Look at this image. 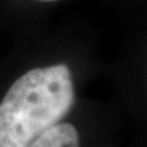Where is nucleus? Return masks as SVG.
Segmentation results:
<instances>
[{"mask_svg": "<svg viewBox=\"0 0 147 147\" xmlns=\"http://www.w3.org/2000/svg\"><path fill=\"white\" fill-rule=\"evenodd\" d=\"M74 100V82L66 64L27 71L0 103V147L30 145L66 117Z\"/></svg>", "mask_w": 147, "mask_h": 147, "instance_id": "nucleus-1", "label": "nucleus"}, {"mask_svg": "<svg viewBox=\"0 0 147 147\" xmlns=\"http://www.w3.org/2000/svg\"><path fill=\"white\" fill-rule=\"evenodd\" d=\"M26 147H80V137L76 127L69 123H58Z\"/></svg>", "mask_w": 147, "mask_h": 147, "instance_id": "nucleus-2", "label": "nucleus"}, {"mask_svg": "<svg viewBox=\"0 0 147 147\" xmlns=\"http://www.w3.org/2000/svg\"><path fill=\"white\" fill-rule=\"evenodd\" d=\"M39 1H44V3H53V1H59V0H39Z\"/></svg>", "mask_w": 147, "mask_h": 147, "instance_id": "nucleus-3", "label": "nucleus"}]
</instances>
